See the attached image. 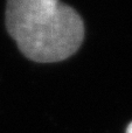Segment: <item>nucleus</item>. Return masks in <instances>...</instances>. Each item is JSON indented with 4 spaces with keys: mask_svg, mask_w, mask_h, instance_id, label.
Instances as JSON below:
<instances>
[{
    "mask_svg": "<svg viewBox=\"0 0 132 133\" xmlns=\"http://www.w3.org/2000/svg\"><path fill=\"white\" fill-rule=\"evenodd\" d=\"M6 27L21 53L35 62L65 60L84 39L80 14L60 0H7Z\"/></svg>",
    "mask_w": 132,
    "mask_h": 133,
    "instance_id": "f257e3e1",
    "label": "nucleus"
},
{
    "mask_svg": "<svg viewBox=\"0 0 132 133\" xmlns=\"http://www.w3.org/2000/svg\"><path fill=\"white\" fill-rule=\"evenodd\" d=\"M126 133H132V123L128 126V130H126Z\"/></svg>",
    "mask_w": 132,
    "mask_h": 133,
    "instance_id": "f03ea898",
    "label": "nucleus"
}]
</instances>
